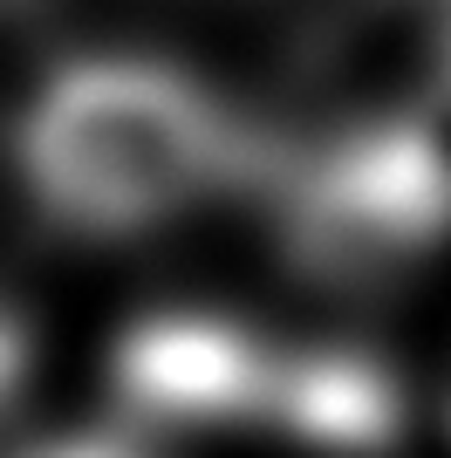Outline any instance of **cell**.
<instances>
[{"instance_id":"6da1fadb","label":"cell","mask_w":451,"mask_h":458,"mask_svg":"<svg viewBox=\"0 0 451 458\" xmlns=\"http://www.w3.org/2000/svg\"><path fill=\"white\" fill-rule=\"evenodd\" d=\"M260 165L226 96L157 55H75L28 96L14 172L28 206L75 240H137L212 206Z\"/></svg>"},{"instance_id":"7a4b0ae2","label":"cell","mask_w":451,"mask_h":458,"mask_svg":"<svg viewBox=\"0 0 451 458\" xmlns=\"http://www.w3.org/2000/svg\"><path fill=\"white\" fill-rule=\"evenodd\" d=\"M116 397L150 424H267L315 452H376L390 438V377L362 356L281 349L226 315H150L116 349Z\"/></svg>"},{"instance_id":"3957f363","label":"cell","mask_w":451,"mask_h":458,"mask_svg":"<svg viewBox=\"0 0 451 458\" xmlns=\"http://www.w3.org/2000/svg\"><path fill=\"white\" fill-rule=\"evenodd\" d=\"M301 76L328 137L390 131L451 82V0H342Z\"/></svg>"},{"instance_id":"277c9868","label":"cell","mask_w":451,"mask_h":458,"mask_svg":"<svg viewBox=\"0 0 451 458\" xmlns=\"http://www.w3.org/2000/svg\"><path fill=\"white\" fill-rule=\"evenodd\" d=\"M21 458H144L131 438H116V431H69V438H41L28 445Z\"/></svg>"}]
</instances>
